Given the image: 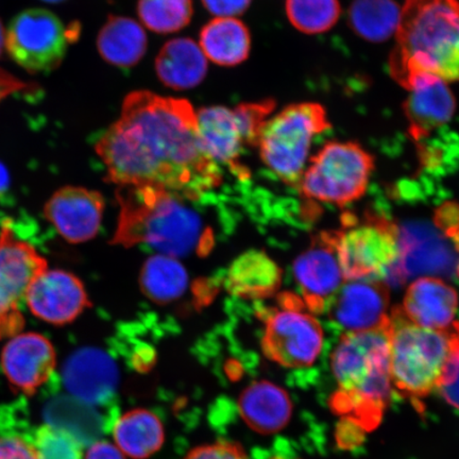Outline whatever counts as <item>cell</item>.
<instances>
[{"label": "cell", "instance_id": "6da1fadb", "mask_svg": "<svg viewBox=\"0 0 459 459\" xmlns=\"http://www.w3.org/2000/svg\"><path fill=\"white\" fill-rule=\"evenodd\" d=\"M95 149L108 180L118 186H153L195 200L221 182L220 165L201 148L196 112L186 100L130 93Z\"/></svg>", "mask_w": 459, "mask_h": 459}, {"label": "cell", "instance_id": "7a4b0ae2", "mask_svg": "<svg viewBox=\"0 0 459 459\" xmlns=\"http://www.w3.org/2000/svg\"><path fill=\"white\" fill-rule=\"evenodd\" d=\"M389 70L406 90L421 74L459 82V0H405Z\"/></svg>", "mask_w": 459, "mask_h": 459}, {"label": "cell", "instance_id": "3957f363", "mask_svg": "<svg viewBox=\"0 0 459 459\" xmlns=\"http://www.w3.org/2000/svg\"><path fill=\"white\" fill-rule=\"evenodd\" d=\"M337 384L332 410L355 426L371 430L392 399L389 320L375 330L342 334L331 355Z\"/></svg>", "mask_w": 459, "mask_h": 459}, {"label": "cell", "instance_id": "277c9868", "mask_svg": "<svg viewBox=\"0 0 459 459\" xmlns=\"http://www.w3.org/2000/svg\"><path fill=\"white\" fill-rule=\"evenodd\" d=\"M119 217L112 244L147 245L175 257L204 247L203 222L185 198L153 186H118Z\"/></svg>", "mask_w": 459, "mask_h": 459}, {"label": "cell", "instance_id": "5b68a950", "mask_svg": "<svg viewBox=\"0 0 459 459\" xmlns=\"http://www.w3.org/2000/svg\"><path fill=\"white\" fill-rule=\"evenodd\" d=\"M390 376L404 397L421 399L449 384L459 365V323L434 330L412 324L401 307L389 315Z\"/></svg>", "mask_w": 459, "mask_h": 459}, {"label": "cell", "instance_id": "8992f818", "mask_svg": "<svg viewBox=\"0 0 459 459\" xmlns=\"http://www.w3.org/2000/svg\"><path fill=\"white\" fill-rule=\"evenodd\" d=\"M330 127L319 103L286 107L264 125L257 143L261 159L285 185L299 187L315 137Z\"/></svg>", "mask_w": 459, "mask_h": 459}, {"label": "cell", "instance_id": "52a82bcc", "mask_svg": "<svg viewBox=\"0 0 459 459\" xmlns=\"http://www.w3.org/2000/svg\"><path fill=\"white\" fill-rule=\"evenodd\" d=\"M375 169V159L358 143H326L304 171L302 196L343 206L364 196Z\"/></svg>", "mask_w": 459, "mask_h": 459}, {"label": "cell", "instance_id": "ba28073f", "mask_svg": "<svg viewBox=\"0 0 459 459\" xmlns=\"http://www.w3.org/2000/svg\"><path fill=\"white\" fill-rule=\"evenodd\" d=\"M349 222L334 233L344 280L394 284L400 260L399 228L382 217Z\"/></svg>", "mask_w": 459, "mask_h": 459}, {"label": "cell", "instance_id": "9c48e42d", "mask_svg": "<svg viewBox=\"0 0 459 459\" xmlns=\"http://www.w3.org/2000/svg\"><path fill=\"white\" fill-rule=\"evenodd\" d=\"M325 334L301 298L285 294L278 307L265 313L262 350L268 359L286 368H307L323 352Z\"/></svg>", "mask_w": 459, "mask_h": 459}, {"label": "cell", "instance_id": "30bf717a", "mask_svg": "<svg viewBox=\"0 0 459 459\" xmlns=\"http://www.w3.org/2000/svg\"><path fill=\"white\" fill-rule=\"evenodd\" d=\"M273 100L240 103L235 108L215 106L196 112L201 148L213 162L239 170L247 146H257L261 131L273 113Z\"/></svg>", "mask_w": 459, "mask_h": 459}, {"label": "cell", "instance_id": "8fae6325", "mask_svg": "<svg viewBox=\"0 0 459 459\" xmlns=\"http://www.w3.org/2000/svg\"><path fill=\"white\" fill-rule=\"evenodd\" d=\"M70 38L65 25L51 11L29 9L5 29L4 50L25 71L48 73L65 60Z\"/></svg>", "mask_w": 459, "mask_h": 459}, {"label": "cell", "instance_id": "7c38bea8", "mask_svg": "<svg viewBox=\"0 0 459 459\" xmlns=\"http://www.w3.org/2000/svg\"><path fill=\"white\" fill-rule=\"evenodd\" d=\"M48 267L36 246L19 238L10 222L0 229V340L22 332L25 319L20 307L29 286Z\"/></svg>", "mask_w": 459, "mask_h": 459}, {"label": "cell", "instance_id": "4fadbf2b", "mask_svg": "<svg viewBox=\"0 0 459 459\" xmlns=\"http://www.w3.org/2000/svg\"><path fill=\"white\" fill-rule=\"evenodd\" d=\"M0 368L17 393L32 395L53 377L56 354L53 342L36 332H20L4 344Z\"/></svg>", "mask_w": 459, "mask_h": 459}, {"label": "cell", "instance_id": "5bb4252c", "mask_svg": "<svg viewBox=\"0 0 459 459\" xmlns=\"http://www.w3.org/2000/svg\"><path fill=\"white\" fill-rule=\"evenodd\" d=\"M25 303L34 317L53 325L72 324L90 307L82 281L62 269H44L32 281Z\"/></svg>", "mask_w": 459, "mask_h": 459}, {"label": "cell", "instance_id": "9a60e30c", "mask_svg": "<svg viewBox=\"0 0 459 459\" xmlns=\"http://www.w3.org/2000/svg\"><path fill=\"white\" fill-rule=\"evenodd\" d=\"M292 269L302 300L313 314L325 312L332 298L346 282L333 232L315 238L308 249L296 258Z\"/></svg>", "mask_w": 459, "mask_h": 459}, {"label": "cell", "instance_id": "2e32d148", "mask_svg": "<svg viewBox=\"0 0 459 459\" xmlns=\"http://www.w3.org/2000/svg\"><path fill=\"white\" fill-rule=\"evenodd\" d=\"M105 199L99 192L80 186L57 189L44 205L45 220L71 244H82L100 232Z\"/></svg>", "mask_w": 459, "mask_h": 459}, {"label": "cell", "instance_id": "e0dca14e", "mask_svg": "<svg viewBox=\"0 0 459 459\" xmlns=\"http://www.w3.org/2000/svg\"><path fill=\"white\" fill-rule=\"evenodd\" d=\"M387 285L380 281H346L332 298L325 311L333 323L346 333L375 330L389 320Z\"/></svg>", "mask_w": 459, "mask_h": 459}, {"label": "cell", "instance_id": "ac0fdd59", "mask_svg": "<svg viewBox=\"0 0 459 459\" xmlns=\"http://www.w3.org/2000/svg\"><path fill=\"white\" fill-rule=\"evenodd\" d=\"M400 260L394 284L417 273H455L459 277V252L449 248L429 229L419 225L399 228ZM427 274V277H428Z\"/></svg>", "mask_w": 459, "mask_h": 459}, {"label": "cell", "instance_id": "d6986e66", "mask_svg": "<svg viewBox=\"0 0 459 459\" xmlns=\"http://www.w3.org/2000/svg\"><path fill=\"white\" fill-rule=\"evenodd\" d=\"M404 102L409 134L415 143L445 127L455 113L456 101L444 80L421 74L411 82Z\"/></svg>", "mask_w": 459, "mask_h": 459}, {"label": "cell", "instance_id": "ffe728a7", "mask_svg": "<svg viewBox=\"0 0 459 459\" xmlns=\"http://www.w3.org/2000/svg\"><path fill=\"white\" fill-rule=\"evenodd\" d=\"M401 309L412 324L444 330L456 321L457 291L438 277H420L407 289Z\"/></svg>", "mask_w": 459, "mask_h": 459}, {"label": "cell", "instance_id": "44dd1931", "mask_svg": "<svg viewBox=\"0 0 459 459\" xmlns=\"http://www.w3.org/2000/svg\"><path fill=\"white\" fill-rule=\"evenodd\" d=\"M63 378L74 397L100 403L117 385V366L101 350L83 348L73 353L63 367Z\"/></svg>", "mask_w": 459, "mask_h": 459}, {"label": "cell", "instance_id": "7402d4cb", "mask_svg": "<svg viewBox=\"0 0 459 459\" xmlns=\"http://www.w3.org/2000/svg\"><path fill=\"white\" fill-rule=\"evenodd\" d=\"M243 420L255 432L271 435L280 432L290 420L292 403L282 387L268 381L250 384L238 398Z\"/></svg>", "mask_w": 459, "mask_h": 459}, {"label": "cell", "instance_id": "603a6c76", "mask_svg": "<svg viewBox=\"0 0 459 459\" xmlns=\"http://www.w3.org/2000/svg\"><path fill=\"white\" fill-rule=\"evenodd\" d=\"M282 284V269L260 250H249L235 260L226 277L230 294L243 299H265L277 294Z\"/></svg>", "mask_w": 459, "mask_h": 459}, {"label": "cell", "instance_id": "cb8c5ba5", "mask_svg": "<svg viewBox=\"0 0 459 459\" xmlns=\"http://www.w3.org/2000/svg\"><path fill=\"white\" fill-rule=\"evenodd\" d=\"M156 72L166 86L177 91L195 88L208 73V59L191 39H174L166 43L156 59Z\"/></svg>", "mask_w": 459, "mask_h": 459}, {"label": "cell", "instance_id": "d4e9b609", "mask_svg": "<svg viewBox=\"0 0 459 459\" xmlns=\"http://www.w3.org/2000/svg\"><path fill=\"white\" fill-rule=\"evenodd\" d=\"M200 48L206 59L221 66H235L248 59L249 29L234 17H216L200 32Z\"/></svg>", "mask_w": 459, "mask_h": 459}, {"label": "cell", "instance_id": "484cf974", "mask_svg": "<svg viewBox=\"0 0 459 459\" xmlns=\"http://www.w3.org/2000/svg\"><path fill=\"white\" fill-rule=\"evenodd\" d=\"M115 445L132 459H146L156 455L165 440L162 421L154 412L135 409L126 412L114 424Z\"/></svg>", "mask_w": 459, "mask_h": 459}, {"label": "cell", "instance_id": "4316f807", "mask_svg": "<svg viewBox=\"0 0 459 459\" xmlns=\"http://www.w3.org/2000/svg\"><path fill=\"white\" fill-rule=\"evenodd\" d=\"M97 48L102 59L110 65L130 68L146 54V32L129 17L110 16L97 38Z\"/></svg>", "mask_w": 459, "mask_h": 459}, {"label": "cell", "instance_id": "83f0119b", "mask_svg": "<svg viewBox=\"0 0 459 459\" xmlns=\"http://www.w3.org/2000/svg\"><path fill=\"white\" fill-rule=\"evenodd\" d=\"M401 7L394 0H354L348 11L349 26L370 43H383L397 33Z\"/></svg>", "mask_w": 459, "mask_h": 459}, {"label": "cell", "instance_id": "f1b7e54d", "mask_svg": "<svg viewBox=\"0 0 459 459\" xmlns=\"http://www.w3.org/2000/svg\"><path fill=\"white\" fill-rule=\"evenodd\" d=\"M188 275L178 257L157 255L143 263L141 289L149 299L166 304L178 299L186 290Z\"/></svg>", "mask_w": 459, "mask_h": 459}, {"label": "cell", "instance_id": "f546056e", "mask_svg": "<svg viewBox=\"0 0 459 459\" xmlns=\"http://www.w3.org/2000/svg\"><path fill=\"white\" fill-rule=\"evenodd\" d=\"M338 0H286V13L297 30L319 34L330 30L340 20Z\"/></svg>", "mask_w": 459, "mask_h": 459}, {"label": "cell", "instance_id": "4dcf8cb0", "mask_svg": "<svg viewBox=\"0 0 459 459\" xmlns=\"http://www.w3.org/2000/svg\"><path fill=\"white\" fill-rule=\"evenodd\" d=\"M137 13L143 25L160 34L186 27L193 16L192 0H139Z\"/></svg>", "mask_w": 459, "mask_h": 459}, {"label": "cell", "instance_id": "1f68e13d", "mask_svg": "<svg viewBox=\"0 0 459 459\" xmlns=\"http://www.w3.org/2000/svg\"><path fill=\"white\" fill-rule=\"evenodd\" d=\"M443 128L416 143L419 159L429 171L445 172L459 164V135Z\"/></svg>", "mask_w": 459, "mask_h": 459}, {"label": "cell", "instance_id": "d6a6232c", "mask_svg": "<svg viewBox=\"0 0 459 459\" xmlns=\"http://www.w3.org/2000/svg\"><path fill=\"white\" fill-rule=\"evenodd\" d=\"M39 459H83L82 444L67 430L45 424L33 441Z\"/></svg>", "mask_w": 459, "mask_h": 459}, {"label": "cell", "instance_id": "836d02e7", "mask_svg": "<svg viewBox=\"0 0 459 459\" xmlns=\"http://www.w3.org/2000/svg\"><path fill=\"white\" fill-rule=\"evenodd\" d=\"M185 459H250L242 446L221 440L195 447Z\"/></svg>", "mask_w": 459, "mask_h": 459}, {"label": "cell", "instance_id": "e575fe53", "mask_svg": "<svg viewBox=\"0 0 459 459\" xmlns=\"http://www.w3.org/2000/svg\"><path fill=\"white\" fill-rule=\"evenodd\" d=\"M0 459H39V455L31 441L20 435H2Z\"/></svg>", "mask_w": 459, "mask_h": 459}, {"label": "cell", "instance_id": "d590c367", "mask_svg": "<svg viewBox=\"0 0 459 459\" xmlns=\"http://www.w3.org/2000/svg\"><path fill=\"white\" fill-rule=\"evenodd\" d=\"M252 0H203L204 8L216 17H234L243 14Z\"/></svg>", "mask_w": 459, "mask_h": 459}, {"label": "cell", "instance_id": "8d00e7d4", "mask_svg": "<svg viewBox=\"0 0 459 459\" xmlns=\"http://www.w3.org/2000/svg\"><path fill=\"white\" fill-rule=\"evenodd\" d=\"M83 459H127L117 445L108 441H97L86 451Z\"/></svg>", "mask_w": 459, "mask_h": 459}, {"label": "cell", "instance_id": "74e56055", "mask_svg": "<svg viewBox=\"0 0 459 459\" xmlns=\"http://www.w3.org/2000/svg\"><path fill=\"white\" fill-rule=\"evenodd\" d=\"M438 392L447 403H449L453 409L459 411V365L453 380L446 384V385L441 387Z\"/></svg>", "mask_w": 459, "mask_h": 459}, {"label": "cell", "instance_id": "f35d334b", "mask_svg": "<svg viewBox=\"0 0 459 459\" xmlns=\"http://www.w3.org/2000/svg\"><path fill=\"white\" fill-rule=\"evenodd\" d=\"M9 172L8 169H5V166L0 162V198H2L3 195L7 192L9 188Z\"/></svg>", "mask_w": 459, "mask_h": 459}, {"label": "cell", "instance_id": "ab89813d", "mask_svg": "<svg viewBox=\"0 0 459 459\" xmlns=\"http://www.w3.org/2000/svg\"><path fill=\"white\" fill-rule=\"evenodd\" d=\"M4 39L5 28L3 26L2 22H0V56H2L3 51L4 50Z\"/></svg>", "mask_w": 459, "mask_h": 459}, {"label": "cell", "instance_id": "60d3db41", "mask_svg": "<svg viewBox=\"0 0 459 459\" xmlns=\"http://www.w3.org/2000/svg\"><path fill=\"white\" fill-rule=\"evenodd\" d=\"M449 238H451L453 242H455L456 249L459 251V226L455 232L449 235Z\"/></svg>", "mask_w": 459, "mask_h": 459}, {"label": "cell", "instance_id": "b9f144b4", "mask_svg": "<svg viewBox=\"0 0 459 459\" xmlns=\"http://www.w3.org/2000/svg\"><path fill=\"white\" fill-rule=\"evenodd\" d=\"M42 2L48 3V4H60V3L65 2V0H42Z\"/></svg>", "mask_w": 459, "mask_h": 459}]
</instances>
